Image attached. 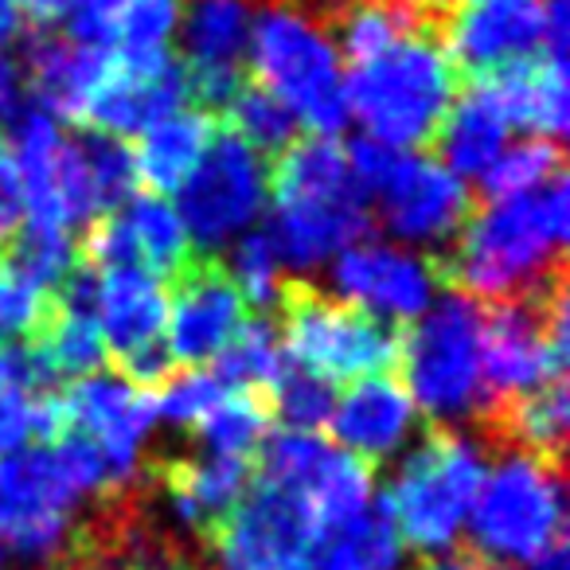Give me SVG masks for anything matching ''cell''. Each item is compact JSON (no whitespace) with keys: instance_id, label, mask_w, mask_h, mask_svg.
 I'll return each mask as SVG.
<instances>
[{"instance_id":"1","label":"cell","mask_w":570,"mask_h":570,"mask_svg":"<svg viewBox=\"0 0 570 570\" xmlns=\"http://www.w3.org/2000/svg\"><path fill=\"white\" fill-rule=\"evenodd\" d=\"M570 235L567 173L512 199H492L465 219L450 254H438L450 289L473 302H512L562 274Z\"/></svg>"},{"instance_id":"2","label":"cell","mask_w":570,"mask_h":570,"mask_svg":"<svg viewBox=\"0 0 570 570\" xmlns=\"http://www.w3.org/2000/svg\"><path fill=\"white\" fill-rule=\"evenodd\" d=\"M461 71L434 28L399 36L391 48L356 63L344 79L348 114L364 126V137L391 149L434 145L450 106L458 102Z\"/></svg>"},{"instance_id":"3","label":"cell","mask_w":570,"mask_h":570,"mask_svg":"<svg viewBox=\"0 0 570 570\" xmlns=\"http://www.w3.org/2000/svg\"><path fill=\"white\" fill-rule=\"evenodd\" d=\"M250 67L297 121L317 137H336L348 121L344 67L328 28L297 0H266L250 20Z\"/></svg>"},{"instance_id":"4","label":"cell","mask_w":570,"mask_h":570,"mask_svg":"<svg viewBox=\"0 0 570 570\" xmlns=\"http://www.w3.org/2000/svg\"><path fill=\"white\" fill-rule=\"evenodd\" d=\"M492 445L473 442L458 430L430 426L406 453L391 489L383 492L403 547L419 554H445L458 543L473 500L489 476Z\"/></svg>"},{"instance_id":"5","label":"cell","mask_w":570,"mask_h":570,"mask_svg":"<svg viewBox=\"0 0 570 570\" xmlns=\"http://www.w3.org/2000/svg\"><path fill=\"white\" fill-rule=\"evenodd\" d=\"M481 336V302L458 294V289H445L442 297H434V305L399 336L406 395L434 426L484 414Z\"/></svg>"},{"instance_id":"6","label":"cell","mask_w":570,"mask_h":570,"mask_svg":"<svg viewBox=\"0 0 570 570\" xmlns=\"http://www.w3.org/2000/svg\"><path fill=\"white\" fill-rule=\"evenodd\" d=\"M567 492L562 465L512 450L489 469L469 512V554L484 567L535 562L543 551L562 543Z\"/></svg>"},{"instance_id":"7","label":"cell","mask_w":570,"mask_h":570,"mask_svg":"<svg viewBox=\"0 0 570 570\" xmlns=\"http://www.w3.org/2000/svg\"><path fill=\"white\" fill-rule=\"evenodd\" d=\"M282 309V352L289 364L328 383H352L383 375L399 364V328L372 317L360 305L325 294L309 282H285L277 294Z\"/></svg>"},{"instance_id":"8","label":"cell","mask_w":570,"mask_h":570,"mask_svg":"<svg viewBox=\"0 0 570 570\" xmlns=\"http://www.w3.org/2000/svg\"><path fill=\"white\" fill-rule=\"evenodd\" d=\"M82 492L63 473L51 445H32L0 461V543L28 570H56L75 551Z\"/></svg>"},{"instance_id":"9","label":"cell","mask_w":570,"mask_h":570,"mask_svg":"<svg viewBox=\"0 0 570 570\" xmlns=\"http://www.w3.org/2000/svg\"><path fill=\"white\" fill-rule=\"evenodd\" d=\"M325 543L328 528L302 492L254 481L207 554L219 570H317Z\"/></svg>"},{"instance_id":"10","label":"cell","mask_w":570,"mask_h":570,"mask_svg":"<svg viewBox=\"0 0 570 570\" xmlns=\"http://www.w3.org/2000/svg\"><path fill=\"white\" fill-rule=\"evenodd\" d=\"M266 191L269 176L262 157L227 126H219L199 165L176 188V215L188 238H196L204 250H215L258 219L266 207Z\"/></svg>"},{"instance_id":"11","label":"cell","mask_w":570,"mask_h":570,"mask_svg":"<svg viewBox=\"0 0 570 570\" xmlns=\"http://www.w3.org/2000/svg\"><path fill=\"white\" fill-rule=\"evenodd\" d=\"M63 403V419L71 430L95 442L102 453L106 481L110 492H134L149 481V434L157 426V406H153V391L134 387L121 375H87L75 380L71 387L59 395Z\"/></svg>"},{"instance_id":"12","label":"cell","mask_w":570,"mask_h":570,"mask_svg":"<svg viewBox=\"0 0 570 570\" xmlns=\"http://www.w3.org/2000/svg\"><path fill=\"white\" fill-rule=\"evenodd\" d=\"M95 321L106 341V360L118 364L121 380L153 391L173 372L165 348L168 289L149 269L126 266L98 274Z\"/></svg>"},{"instance_id":"13","label":"cell","mask_w":570,"mask_h":570,"mask_svg":"<svg viewBox=\"0 0 570 570\" xmlns=\"http://www.w3.org/2000/svg\"><path fill=\"white\" fill-rule=\"evenodd\" d=\"M445 289L438 254L403 250L395 243H356L333 262V297L360 305L387 325L419 321Z\"/></svg>"},{"instance_id":"14","label":"cell","mask_w":570,"mask_h":570,"mask_svg":"<svg viewBox=\"0 0 570 570\" xmlns=\"http://www.w3.org/2000/svg\"><path fill=\"white\" fill-rule=\"evenodd\" d=\"M372 196L383 230L411 246H453L473 215V196L465 184L434 157L419 153H399L387 180Z\"/></svg>"},{"instance_id":"15","label":"cell","mask_w":570,"mask_h":570,"mask_svg":"<svg viewBox=\"0 0 570 570\" xmlns=\"http://www.w3.org/2000/svg\"><path fill=\"white\" fill-rule=\"evenodd\" d=\"M246 325V302L227 274V262L215 254H196L173 277L165 348L173 364H212L235 333Z\"/></svg>"},{"instance_id":"16","label":"cell","mask_w":570,"mask_h":570,"mask_svg":"<svg viewBox=\"0 0 570 570\" xmlns=\"http://www.w3.org/2000/svg\"><path fill=\"white\" fill-rule=\"evenodd\" d=\"M191 98L188 67L173 51H157V56H118L114 51L110 75L102 87L95 90L82 126L106 137H134L145 134L149 126L165 121L168 114L184 110Z\"/></svg>"},{"instance_id":"17","label":"cell","mask_w":570,"mask_h":570,"mask_svg":"<svg viewBox=\"0 0 570 570\" xmlns=\"http://www.w3.org/2000/svg\"><path fill=\"white\" fill-rule=\"evenodd\" d=\"M442 43L461 75L484 79L543 56V0H453Z\"/></svg>"},{"instance_id":"18","label":"cell","mask_w":570,"mask_h":570,"mask_svg":"<svg viewBox=\"0 0 570 570\" xmlns=\"http://www.w3.org/2000/svg\"><path fill=\"white\" fill-rule=\"evenodd\" d=\"M149 484L157 492L168 520L196 539L207 551L212 535L223 528L246 489L254 484V461L223 458V453H199V458H153Z\"/></svg>"},{"instance_id":"19","label":"cell","mask_w":570,"mask_h":570,"mask_svg":"<svg viewBox=\"0 0 570 570\" xmlns=\"http://www.w3.org/2000/svg\"><path fill=\"white\" fill-rule=\"evenodd\" d=\"M328 426H333L344 453L375 465V461L395 458L414 438L419 406L406 395L403 383H395L387 372L364 375V380L352 383L344 395H336Z\"/></svg>"},{"instance_id":"20","label":"cell","mask_w":570,"mask_h":570,"mask_svg":"<svg viewBox=\"0 0 570 570\" xmlns=\"http://www.w3.org/2000/svg\"><path fill=\"white\" fill-rule=\"evenodd\" d=\"M20 63H24L28 95H36L40 110L56 121L82 126L90 98L110 75L114 48H87V43H75L67 36L48 32V28L43 32L36 28L32 40L24 43Z\"/></svg>"},{"instance_id":"21","label":"cell","mask_w":570,"mask_h":570,"mask_svg":"<svg viewBox=\"0 0 570 570\" xmlns=\"http://www.w3.org/2000/svg\"><path fill=\"white\" fill-rule=\"evenodd\" d=\"M473 82H481L484 95L497 102L500 118L508 126H520L535 137H547V141L567 134V110H570L567 63H551V59L539 56Z\"/></svg>"},{"instance_id":"22","label":"cell","mask_w":570,"mask_h":570,"mask_svg":"<svg viewBox=\"0 0 570 570\" xmlns=\"http://www.w3.org/2000/svg\"><path fill=\"white\" fill-rule=\"evenodd\" d=\"M219 118L196 106H184V110L168 114L165 121L149 126L141 134L134 160H137V176L153 188V196H173L184 180L191 176V168L199 165V157L212 145Z\"/></svg>"},{"instance_id":"23","label":"cell","mask_w":570,"mask_h":570,"mask_svg":"<svg viewBox=\"0 0 570 570\" xmlns=\"http://www.w3.org/2000/svg\"><path fill=\"white\" fill-rule=\"evenodd\" d=\"M504 137L508 121L500 118L497 102L484 95L481 82H469L434 137V149L442 157L438 165L450 168L458 180L461 176H481L497 160V153L504 149Z\"/></svg>"},{"instance_id":"24","label":"cell","mask_w":570,"mask_h":570,"mask_svg":"<svg viewBox=\"0 0 570 570\" xmlns=\"http://www.w3.org/2000/svg\"><path fill=\"white\" fill-rule=\"evenodd\" d=\"M246 40H250L246 0H196L184 17V67L191 75L243 71Z\"/></svg>"},{"instance_id":"25","label":"cell","mask_w":570,"mask_h":570,"mask_svg":"<svg viewBox=\"0 0 570 570\" xmlns=\"http://www.w3.org/2000/svg\"><path fill=\"white\" fill-rule=\"evenodd\" d=\"M51 391V375L28 341L0 344V458L36 442L40 395Z\"/></svg>"},{"instance_id":"26","label":"cell","mask_w":570,"mask_h":570,"mask_svg":"<svg viewBox=\"0 0 570 570\" xmlns=\"http://www.w3.org/2000/svg\"><path fill=\"white\" fill-rule=\"evenodd\" d=\"M121 219H126L129 235H134V246H137V258L141 266L149 269L153 277L160 282H173L184 266H188L196 254H191V238L184 230L180 215L176 207L168 204L165 196H129L126 207H121Z\"/></svg>"},{"instance_id":"27","label":"cell","mask_w":570,"mask_h":570,"mask_svg":"<svg viewBox=\"0 0 570 570\" xmlns=\"http://www.w3.org/2000/svg\"><path fill=\"white\" fill-rule=\"evenodd\" d=\"M403 539L391 520L387 500H372L360 520L333 531L321 551L317 570H399L403 567Z\"/></svg>"},{"instance_id":"28","label":"cell","mask_w":570,"mask_h":570,"mask_svg":"<svg viewBox=\"0 0 570 570\" xmlns=\"http://www.w3.org/2000/svg\"><path fill=\"white\" fill-rule=\"evenodd\" d=\"M212 364H215L212 375L227 391L269 399V391H274V383L282 380L289 360H285L274 325L258 317V321H246V325L235 333V341H230Z\"/></svg>"},{"instance_id":"29","label":"cell","mask_w":570,"mask_h":570,"mask_svg":"<svg viewBox=\"0 0 570 570\" xmlns=\"http://www.w3.org/2000/svg\"><path fill=\"white\" fill-rule=\"evenodd\" d=\"M269 399L227 391L204 419L196 422L191 438L204 445V453H223V458H246L254 461L262 438L269 434Z\"/></svg>"},{"instance_id":"30","label":"cell","mask_w":570,"mask_h":570,"mask_svg":"<svg viewBox=\"0 0 570 570\" xmlns=\"http://www.w3.org/2000/svg\"><path fill=\"white\" fill-rule=\"evenodd\" d=\"M75 262H79V246H75L71 230L36 227V223H20L12 243L0 250V266L17 274L20 282L36 285L40 294H56L59 282L75 269Z\"/></svg>"},{"instance_id":"31","label":"cell","mask_w":570,"mask_h":570,"mask_svg":"<svg viewBox=\"0 0 570 570\" xmlns=\"http://www.w3.org/2000/svg\"><path fill=\"white\" fill-rule=\"evenodd\" d=\"M223 121L258 157L262 153H285L297 141V118L258 82H243L238 87V95L223 110Z\"/></svg>"},{"instance_id":"32","label":"cell","mask_w":570,"mask_h":570,"mask_svg":"<svg viewBox=\"0 0 570 570\" xmlns=\"http://www.w3.org/2000/svg\"><path fill=\"white\" fill-rule=\"evenodd\" d=\"M559 173H567V168H562L559 141L531 137V141L508 145V149H500L497 160L481 173V199L492 204V199L523 196V191L539 188V184H547Z\"/></svg>"},{"instance_id":"33","label":"cell","mask_w":570,"mask_h":570,"mask_svg":"<svg viewBox=\"0 0 570 570\" xmlns=\"http://www.w3.org/2000/svg\"><path fill=\"white\" fill-rule=\"evenodd\" d=\"M82 145V160H87V176H90V191H95V207L98 215H114L126 207V199L137 191V160L121 137H106V134H87L79 137Z\"/></svg>"},{"instance_id":"34","label":"cell","mask_w":570,"mask_h":570,"mask_svg":"<svg viewBox=\"0 0 570 570\" xmlns=\"http://www.w3.org/2000/svg\"><path fill=\"white\" fill-rule=\"evenodd\" d=\"M336 406V387L321 375L305 372L297 364H285L282 380L269 391V414L285 422V430H305V434H321L328 426Z\"/></svg>"},{"instance_id":"35","label":"cell","mask_w":570,"mask_h":570,"mask_svg":"<svg viewBox=\"0 0 570 570\" xmlns=\"http://www.w3.org/2000/svg\"><path fill=\"white\" fill-rule=\"evenodd\" d=\"M230 262V282L243 294L246 309H274L277 294H282V262H277V250L269 243L266 230H250L235 243V250L227 254Z\"/></svg>"},{"instance_id":"36","label":"cell","mask_w":570,"mask_h":570,"mask_svg":"<svg viewBox=\"0 0 570 570\" xmlns=\"http://www.w3.org/2000/svg\"><path fill=\"white\" fill-rule=\"evenodd\" d=\"M227 395L219 380L204 367H188V372H168L165 380L153 387V406H157V422L173 430H196V422L212 411L219 399Z\"/></svg>"},{"instance_id":"37","label":"cell","mask_w":570,"mask_h":570,"mask_svg":"<svg viewBox=\"0 0 570 570\" xmlns=\"http://www.w3.org/2000/svg\"><path fill=\"white\" fill-rule=\"evenodd\" d=\"M180 28V0H126L114 24L118 56H157Z\"/></svg>"},{"instance_id":"38","label":"cell","mask_w":570,"mask_h":570,"mask_svg":"<svg viewBox=\"0 0 570 570\" xmlns=\"http://www.w3.org/2000/svg\"><path fill=\"white\" fill-rule=\"evenodd\" d=\"M51 294H40L36 285L20 282L17 274L0 266V344L32 341L48 317Z\"/></svg>"},{"instance_id":"39","label":"cell","mask_w":570,"mask_h":570,"mask_svg":"<svg viewBox=\"0 0 570 570\" xmlns=\"http://www.w3.org/2000/svg\"><path fill=\"white\" fill-rule=\"evenodd\" d=\"M126 0H79L75 12L63 20L67 40L87 43V48H114V24Z\"/></svg>"},{"instance_id":"40","label":"cell","mask_w":570,"mask_h":570,"mask_svg":"<svg viewBox=\"0 0 570 570\" xmlns=\"http://www.w3.org/2000/svg\"><path fill=\"white\" fill-rule=\"evenodd\" d=\"M24 223V188H20L17 160H12L9 137L0 134V250L12 243V235Z\"/></svg>"},{"instance_id":"41","label":"cell","mask_w":570,"mask_h":570,"mask_svg":"<svg viewBox=\"0 0 570 570\" xmlns=\"http://www.w3.org/2000/svg\"><path fill=\"white\" fill-rule=\"evenodd\" d=\"M28 110V79L24 63L9 51H0V126H17V118Z\"/></svg>"},{"instance_id":"42","label":"cell","mask_w":570,"mask_h":570,"mask_svg":"<svg viewBox=\"0 0 570 570\" xmlns=\"http://www.w3.org/2000/svg\"><path fill=\"white\" fill-rule=\"evenodd\" d=\"M28 28V9L24 0H0V51L9 48L20 32Z\"/></svg>"},{"instance_id":"43","label":"cell","mask_w":570,"mask_h":570,"mask_svg":"<svg viewBox=\"0 0 570 570\" xmlns=\"http://www.w3.org/2000/svg\"><path fill=\"white\" fill-rule=\"evenodd\" d=\"M414 570H484V562H476L469 551L453 554H422V562Z\"/></svg>"},{"instance_id":"44","label":"cell","mask_w":570,"mask_h":570,"mask_svg":"<svg viewBox=\"0 0 570 570\" xmlns=\"http://www.w3.org/2000/svg\"><path fill=\"white\" fill-rule=\"evenodd\" d=\"M0 570H4V551H0Z\"/></svg>"},{"instance_id":"45","label":"cell","mask_w":570,"mask_h":570,"mask_svg":"<svg viewBox=\"0 0 570 570\" xmlns=\"http://www.w3.org/2000/svg\"><path fill=\"white\" fill-rule=\"evenodd\" d=\"M484 570H508V567H484Z\"/></svg>"}]
</instances>
